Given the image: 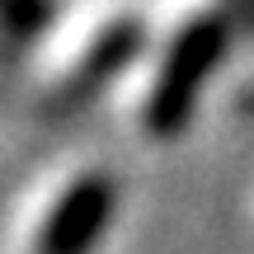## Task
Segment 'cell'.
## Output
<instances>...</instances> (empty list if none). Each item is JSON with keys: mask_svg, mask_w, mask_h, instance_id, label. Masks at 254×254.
Here are the masks:
<instances>
[{"mask_svg": "<svg viewBox=\"0 0 254 254\" xmlns=\"http://www.w3.org/2000/svg\"><path fill=\"white\" fill-rule=\"evenodd\" d=\"M221 47V0H155L146 47L127 71L123 109L146 136H170Z\"/></svg>", "mask_w": 254, "mask_h": 254, "instance_id": "6da1fadb", "label": "cell"}, {"mask_svg": "<svg viewBox=\"0 0 254 254\" xmlns=\"http://www.w3.org/2000/svg\"><path fill=\"white\" fill-rule=\"evenodd\" d=\"M113 212V179L90 160L38 174L5 231V254H90Z\"/></svg>", "mask_w": 254, "mask_h": 254, "instance_id": "7a4b0ae2", "label": "cell"}, {"mask_svg": "<svg viewBox=\"0 0 254 254\" xmlns=\"http://www.w3.org/2000/svg\"><path fill=\"white\" fill-rule=\"evenodd\" d=\"M141 38L136 0H71L33 52V85L43 94H75L118 66Z\"/></svg>", "mask_w": 254, "mask_h": 254, "instance_id": "3957f363", "label": "cell"}, {"mask_svg": "<svg viewBox=\"0 0 254 254\" xmlns=\"http://www.w3.org/2000/svg\"><path fill=\"white\" fill-rule=\"evenodd\" d=\"M9 9H33V14H43V9H52L57 0H5Z\"/></svg>", "mask_w": 254, "mask_h": 254, "instance_id": "277c9868", "label": "cell"}]
</instances>
